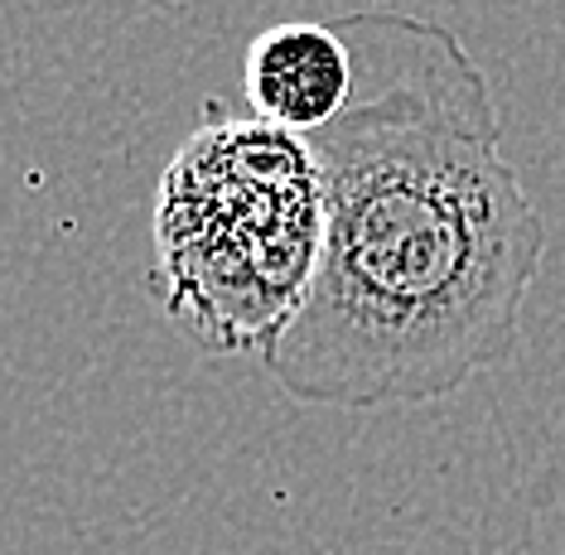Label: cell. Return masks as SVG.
Returning <instances> with one entry per match:
<instances>
[{
	"label": "cell",
	"mask_w": 565,
	"mask_h": 555,
	"mask_svg": "<svg viewBox=\"0 0 565 555\" xmlns=\"http://www.w3.org/2000/svg\"><path fill=\"white\" fill-rule=\"evenodd\" d=\"M333 24L353 49V93L305 136L324 252L266 372L300 406L445 402L512 357L546 223L465 39L406 10Z\"/></svg>",
	"instance_id": "1"
},
{
	"label": "cell",
	"mask_w": 565,
	"mask_h": 555,
	"mask_svg": "<svg viewBox=\"0 0 565 555\" xmlns=\"http://www.w3.org/2000/svg\"><path fill=\"white\" fill-rule=\"evenodd\" d=\"M156 295L213 357L266 353L310 295L324 184L305 136L203 97L156 189Z\"/></svg>",
	"instance_id": "2"
},
{
	"label": "cell",
	"mask_w": 565,
	"mask_h": 555,
	"mask_svg": "<svg viewBox=\"0 0 565 555\" xmlns=\"http://www.w3.org/2000/svg\"><path fill=\"white\" fill-rule=\"evenodd\" d=\"M252 116L290 136H315L353 93V49L333 20H290L262 30L242 58Z\"/></svg>",
	"instance_id": "3"
}]
</instances>
